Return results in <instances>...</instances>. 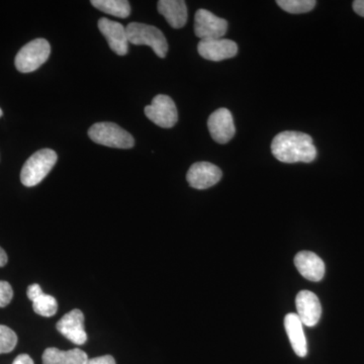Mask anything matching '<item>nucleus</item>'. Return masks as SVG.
<instances>
[{
	"instance_id": "nucleus-1",
	"label": "nucleus",
	"mask_w": 364,
	"mask_h": 364,
	"mask_svg": "<svg viewBox=\"0 0 364 364\" xmlns=\"http://www.w3.org/2000/svg\"><path fill=\"white\" fill-rule=\"evenodd\" d=\"M273 156L284 163H311L317 157L312 136L301 132H282L272 143Z\"/></svg>"
},
{
	"instance_id": "nucleus-2",
	"label": "nucleus",
	"mask_w": 364,
	"mask_h": 364,
	"mask_svg": "<svg viewBox=\"0 0 364 364\" xmlns=\"http://www.w3.org/2000/svg\"><path fill=\"white\" fill-rule=\"evenodd\" d=\"M57 160L58 156L52 149H42L33 153L21 169V183L26 188L38 186L50 173Z\"/></svg>"
},
{
	"instance_id": "nucleus-3",
	"label": "nucleus",
	"mask_w": 364,
	"mask_h": 364,
	"mask_svg": "<svg viewBox=\"0 0 364 364\" xmlns=\"http://www.w3.org/2000/svg\"><path fill=\"white\" fill-rule=\"evenodd\" d=\"M126 31L129 43L136 46H148L159 58H165L168 52V43L156 26L131 23L127 26Z\"/></svg>"
},
{
	"instance_id": "nucleus-4",
	"label": "nucleus",
	"mask_w": 364,
	"mask_h": 364,
	"mask_svg": "<svg viewBox=\"0 0 364 364\" xmlns=\"http://www.w3.org/2000/svg\"><path fill=\"white\" fill-rule=\"evenodd\" d=\"M88 136L93 142L105 147L117 149H131L135 145V139L129 132L124 130L117 124L97 123L90 127Z\"/></svg>"
},
{
	"instance_id": "nucleus-5",
	"label": "nucleus",
	"mask_w": 364,
	"mask_h": 364,
	"mask_svg": "<svg viewBox=\"0 0 364 364\" xmlns=\"http://www.w3.org/2000/svg\"><path fill=\"white\" fill-rule=\"evenodd\" d=\"M51 46L45 39H36L23 46L16 57V69L21 73H30L39 69L49 59Z\"/></svg>"
},
{
	"instance_id": "nucleus-6",
	"label": "nucleus",
	"mask_w": 364,
	"mask_h": 364,
	"mask_svg": "<svg viewBox=\"0 0 364 364\" xmlns=\"http://www.w3.org/2000/svg\"><path fill=\"white\" fill-rule=\"evenodd\" d=\"M144 112L151 122L161 128H172L178 122L176 105L168 95H156L153 98L152 104L147 105Z\"/></svg>"
},
{
	"instance_id": "nucleus-7",
	"label": "nucleus",
	"mask_w": 364,
	"mask_h": 364,
	"mask_svg": "<svg viewBox=\"0 0 364 364\" xmlns=\"http://www.w3.org/2000/svg\"><path fill=\"white\" fill-rule=\"evenodd\" d=\"M228 31L224 18L215 16L207 9H198L195 16V33L203 40L223 39Z\"/></svg>"
},
{
	"instance_id": "nucleus-8",
	"label": "nucleus",
	"mask_w": 364,
	"mask_h": 364,
	"mask_svg": "<svg viewBox=\"0 0 364 364\" xmlns=\"http://www.w3.org/2000/svg\"><path fill=\"white\" fill-rule=\"evenodd\" d=\"M222 170L210 162H196L186 174L189 186L196 189L212 188L221 181Z\"/></svg>"
},
{
	"instance_id": "nucleus-9",
	"label": "nucleus",
	"mask_w": 364,
	"mask_h": 364,
	"mask_svg": "<svg viewBox=\"0 0 364 364\" xmlns=\"http://www.w3.org/2000/svg\"><path fill=\"white\" fill-rule=\"evenodd\" d=\"M208 128L212 138L219 144L230 142L236 132L233 116L227 109H219L213 112L208 117Z\"/></svg>"
},
{
	"instance_id": "nucleus-10",
	"label": "nucleus",
	"mask_w": 364,
	"mask_h": 364,
	"mask_svg": "<svg viewBox=\"0 0 364 364\" xmlns=\"http://www.w3.org/2000/svg\"><path fill=\"white\" fill-rule=\"evenodd\" d=\"M98 28L107 39L112 52L116 53L119 56L128 54V36H127L126 28L122 23L102 18L98 21Z\"/></svg>"
},
{
	"instance_id": "nucleus-11",
	"label": "nucleus",
	"mask_w": 364,
	"mask_h": 364,
	"mask_svg": "<svg viewBox=\"0 0 364 364\" xmlns=\"http://www.w3.org/2000/svg\"><path fill=\"white\" fill-rule=\"evenodd\" d=\"M57 330L72 343L82 345L87 341V334L85 329V315L80 310H73L67 313L57 323Z\"/></svg>"
},
{
	"instance_id": "nucleus-12",
	"label": "nucleus",
	"mask_w": 364,
	"mask_h": 364,
	"mask_svg": "<svg viewBox=\"0 0 364 364\" xmlns=\"http://www.w3.org/2000/svg\"><path fill=\"white\" fill-rule=\"evenodd\" d=\"M198 52L203 58L219 62L236 56L238 46L228 39L203 40L198 43Z\"/></svg>"
},
{
	"instance_id": "nucleus-13",
	"label": "nucleus",
	"mask_w": 364,
	"mask_h": 364,
	"mask_svg": "<svg viewBox=\"0 0 364 364\" xmlns=\"http://www.w3.org/2000/svg\"><path fill=\"white\" fill-rule=\"evenodd\" d=\"M296 311L303 325L314 327L322 316V306L315 294L310 291H299L296 299Z\"/></svg>"
},
{
	"instance_id": "nucleus-14",
	"label": "nucleus",
	"mask_w": 364,
	"mask_h": 364,
	"mask_svg": "<svg viewBox=\"0 0 364 364\" xmlns=\"http://www.w3.org/2000/svg\"><path fill=\"white\" fill-rule=\"evenodd\" d=\"M294 265L298 272L311 282H320L325 275V263L317 254L301 251L294 257Z\"/></svg>"
},
{
	"instance_id": "nucleus-15",
	"label": "nucleus",
	"mask_w": 364,
	"mask_h": 364,
	"mask_svg": "<svg viewBox=\"0 0 364 364\" xmlns=\"http://www.w3.org/2000/svg\"><path fill=\"white\" fill-rule=\"evenodd\" d=\"M158 11L173 28H181L188 21V7L183 0H160Z\"/></svg>"
},
{
	"instance_id": "nucleus-16",
	"label": "nucleus",
	"mask_w": 364,
	"mask_h": 364,
	"mask_svg": "<svg viewBox=\"0 0 364 364\" xmlns=\"http://www.w3.org/2000/svg\"><path fill=\"white\" fill-rule=\"evenodd\" d=\"M284 327L296 355L299 358H305L308 354V345H306L303 323L299 320V316L294 313L287 314L284 318Z\"/></svg>"
},
{
	"instance_id": "nucleus-17",
	"label": "nucleus",
	"mask_w": 364,
	"mask_h": 364,
	"mask_svg": "<svg viewBox=\"0 0 364 364\" xmlns=\"http://www.w3.org/2000/svg\"><path fill=\"white\" fill-rule=\"evenodd\" d=\"M28 298L33 301V309L36 314L42 317H52L58 310V303L54 296L46 294L42 287L33 284L28 287Z\"/></svg>"
},
{
	"instance_id": "nucleus-18",
	"label": "nucleus",
	"mask_w": 364,
	"mask_h": 364,
	"mask_svg": "<svg viewBox=\"0 0 364 364\" xmlns=\"http://www.w3.org/2000/svg\"><path fill=\"white\" fill-rule=\"evenodd\" d=\"M87 360V354L78 348L62 351L50 347L43 353V364H85Z\"/></svg>"
},
{
	"instance_id": "nucleus-19",
	"label": "nucleus",
	"mask_w": 364,
	"mask_h": 364,
	"mask_svg": "<svg viewBox=\"0 0 364 364\" xmlns=\"http://www.w3.org/2000/svg\"><path fill=\"white\" fill-rule=\"evenodd\" d=\"M90 4L98 11L116 18H126L131 14L130 2L127 0H91Z\"/></svg>"
},
{
	"instance_id": "nucleus-20",
	"label": "nucleus",
	"mask_w": 364,
	"mask_h": 364,
	"mask_svg": "<svg viewBox=\"0 0 364 364\" xmlns=\"http://www.w3.org/2000/svg\"><path fill=\"white\" fill-rule=\"evenodd\" d=\"M280 9L289 14H306L313 11L317 2L315 0H277Z\"/></svg>"
},
{
	"instance_id": "nucleus-21",
	"label": "nucleus",
	"mask_w": 364,
	"mask_h": 364,
	"mask_svg": "<svg viewBox=\"0 0 364 364\" xmlns=\"http://www.w3.org/2000/svg\"><path fill=\"white\" fill-rule=\"evenodd\" d=\"M18 336L16 333L4 325H0V354L9 353L16 348Z\"/></svg>"
},
{
	"instance_id": "nucleus-22",
	"label": "nucleus",
	"mask_w": 364,
	"mask_h": 364,
	"mask_svg": "<svg viewBox=\"0 0 364 364\" xmlns=\"http://www.w3.org/2000/svg\"><path fill=\"white\" fill-rule=\"evenodd\" d=\"M14 298L13 287L7 282L0 280V308L9 305Z\"/></svg>"
},
{
	"instance_id": "nucleus-23",
	"label": "nucleus",
	"mask_w": 364,
	"mask_h": 364,
	"mask_svg": "<svg viewBox=\"0 0 364 364\" xmlns=\"http://www.w3.org/2000/svg\"><path fill=\"white\" fill-rule=\"evenodd\" d=\"M85 364H116V360L111 355L88 359Z\"/></svg>"
},
{
	"instance_id": "nucleus-24",
	"label": "nucleus",
	"mask_w": 364,
	"mask_h": 364,
	"mask_svg": "<svg viewBox=\"0 0 364 364\" xmlns=\"http://www.w3.org/2000/svg\"><path fill=\"white\" fill-rule=\"evenodd\" d=\"M13 364H33V360L28 354H21L14 359Z\"/></svg>"
},
{
	"instance_id": "nucleus-25",
	"label": "nucleus",
	"mask_w": 364,
	"mask_h": 364,
	"mask_svg": "<svg viewBox=\"0 0 364 364\" xmlns=\"http://www.w3.org/2000/svg\"><path fill=\"white\" fill-rule=\"evenodd\" d=\"M353 9L358 16L364 18V0H356V1H354Z\"/></svg>"
},
{
	"instance_id": "nucleus-26",
	"label": "nucleus",
	"mask_w": 364,
	"mask_h": 364,
	"mask_svg": "<svg viewBox=\"0 0 364 364\" xmlns=\"http://www.w3.org/2000/svg\"><path fill=\"white\" fill-rule=\"evenodd\" d=\"M7 260H9V258H7L6 251L0 247V267H6Z\"/></svg>"
},
{
	"instance_id": "nucleus-27",
	"label": "nucleus",
	"mask_w": 364,
	"mask_h": 364,
	"mask_svg": "<svg viewBox=\"0 0 364 364\" xmlns=\"http://www.w3.org/2000/svg\"><path fill=\"white\" fill-rule=\"evenodd\" d=\"M2 114H4V112H2V109H0V117H2Z\"/></svg>"
}]
</instances>
